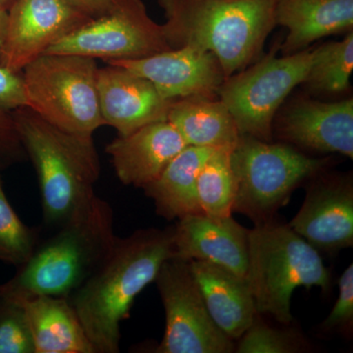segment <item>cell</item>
<instances>
[{"label":"cell","mask_w":353,"mask_h":353,"mask_svg":"<svg viewBox=\"0 0 353 353\" xmlns=\"http://www.w3.org/2000/svg\"><path fill=\"white\" fill-rule=\"evenodd\" d=\"M14 1H15V0H0V6H3L4 8L8 10L10 6H12Z\"/></svg>","instance_id":"1f68e13d"},{"label":"cell","mask_w":353,"mask_h":353,"mask_svg":"<svg viewBox=\"0 0 353 353\" xmlns=\"http://www.w3.org/2000/svg\"><path fill=\"white\" fill-rule=\"evenodd\" d=\"M7 25H8V10L0 6V65H1L2 53L6 43Z\"/></svg>","instance_id":"4dcf8cb0"},{"label":"cell","mask_w":353,"mask_h":353,"mask_svg":"<svg viewBox=\"0 0 353 353\" xmlns=\"http://www.w3.org/2000/svg\"><path fill=\"white\" fill-rule=\"evenodd\" d=\"M16 301L25 309L36 353H95L67 297L36 296Z\"/></svg>","instance_id":"ffe728a7"},{"label":"cell","mask_w":353,"mask_h":353,"mask_svg":"<svg viewBox=\"0 0 353 353\" xmlns=\"http://www.w3.org/2000/svg\"><path fill=\"white\" fill-rule=\"evenodd\" d=\"M246 282L257 313L278 322L292 320L290 301L299 287H330V272L318 250L289 225L269 220L248 230Z\"/></svg>","instance_id":"5b68a950"},{"label":"cell","mask_w":353,"mask_h":353,"mask_svg":"<svg viewBox=\"0 0 353 353\" xmlns=\"http://www.w3.org/2000/svg\"><path fill=\"white\" fill-rule=\"evenodd\" d=\"M275 22L288 29L281 53L296 54L326 37L353 32V0H276Z\"/></svg>","instance_id":"ac0fdd59"},{"label":"cell","mask_w":353,"mask_h":353,"mask_svg":"<svg viewBox=\"0 0 353 353\" xmlns=\"http://www.w3.org/2000/svg\"><path fill=\"white\" fill-rule=\"evenodd\" d=\"M329 163V158H312L287 143H273L241 136L231 152L236 179L234 211L257 224L287 203L292 190L314 178Z\"/></svg>","instance_id":"8992f818"},{"label":"cell","mask_w":353,"mask_h":353,"mask_svg":"<svg viewBox=\"0 0 353 353\" xmlns=\"http://www.w3.org/2000/svg\"><path fill=\"white\" fill-rule=\"evenodd\" d=\"M215 148L188 145L153 182L143 188L158 214L167 220L202 213L197 199V176Z\"/></svg>","instance_id":"7402d4cb"},{"label":"cell","mask_w":353,"mask_h":353,"mask_svg":"<svg viewBox=\"0 0 353 353\" xmlns=\"http://www.w3.org/2000/svg\"><path fill=\"white\" fill-rule=\"evenodd\" d=\"M11 118L38 174L44 223L57 229L97 196L101 163L92 136L59 129L29 108L13 111Z\"/></svg>","instance_id":"277c9868"},{"label":"cell","mask_w":353,"mask_h":353,"mask_svg":"<svg viewBox=\"0 0 353 353\" xmlns=\"http://www.w3.org/2000/svg\"><path fill=\"white\" fill-rule=\"evenodd\" d=\"M289 226L316 250L334 253L353 246V183L350 174L319 176Z\"/></svg>","instance_id":"5bb4252c"},{"label":"cell","mask_w":353,"mask_h":353,"mask_svg":"<svg viewBox=\"0 0 353 353\" xmlns=\"http://www.w3.org/2000/svg\"><path fill=\"white\" fill-rule=\"evenodd\" d=\"M281 41L254 63L228 77L218 90L241 136L271 141L276 114L307 75L313 48L278 57Z\"/></svg>","instance_id":"ba28073f"},{"label":"cell","mask_w":353,"mask_h":353,"mask_svg":"<svg viewBox=\"0 0 353 353\" xmlns=\"http://www.w3.org/2000/svg\"><path fill=\"white\" fill-rule=\"evenodd\" d=\"M66 1L88 17L97 18L111 10L120 0H66Z\"/></svg>","instance_id":"f546056e"},{"label":"cell","mask_w":353,"mask_h":353,"mask_svg":"<svg viewBox=\"0 0 353 353\" xmlns=\"http://www.w3.org/2000/svg\"><path fill=\"white\" fill-rule=\"evenodd\" d=\"M185 146L176 128L165 120L118 136L106 146V153L121 183L143 189Z\"/></svg>","instance_id":"e0dca14e"},{"label":"cell","mask_w":353,"mask_h":353,"mask_svg":"<svg viewBox=\"0 0 353 353\" xmlns=\"http://www.w3.org/2000/svg\"><path fill=\"white\" fill-rule=\"evenodd\" d=\"M276 0H157L171 50L194 46L211 51L225 76L234 75L263 55L275 29Z\"/></svg>","instance_id":"7a4b0ae2"},{"label":"cell","mask_w":353,"mask_h":353,"mask_svg":"<svg viewBox=\"0 0 353 353\" xmlns=\"http://www.w3.org/2000/svg\"><path fill=\"white\" fill-rule=\"evenodd\" d=\"M90 19L66 0H15L8 9L2 66L21 73L53 43Z\"/></svg>","instance_id":"8fae6325"},{"label":"cell","mask_w":353,"mask_h":353,"mask_svg":"<svg viewBox=\"0 0 353 353\" xmlns=\"http://www.w3.org/2000/svg\"><path fill=\"white\" fill-rule=\"evenodd\" d=\"M175 256L202 260L224 267L245 279L248 230L231 216L212 217L197 213L183 216L173 227Z\"/></svg>","instance_id":"2e32d148"},{"label":"cell","mask_w":353,"mask_h":353,"mask_svg":"<svg viewBox=\"0 0 353 353\" xmlns=\"http://www.w3.org/2000/svg\"><path fill=\"white\" fill-rule=\"evenodd\" d=\"M95 59L75 54H43L22 70L28 108L73 134L105 126L97 94Z\"/></svg>","instance_id":"52a82bcc"},{"label":"cell","mask_w":353,"mask_h":353,"mask_svg":"<svg viewBox=\"0 0 353 353\" xmlns=\"http://www.w3.org/2000/svg\"><path fill=\"white\" fill-rule=\"evenodd\" d=\"M106 63L148 79L159 94L170 101L188 97H218V90L226 80L214 53L190 46L141 59L111 60Z\"/></svg>","instance_id":"4fadbf2b"},{"label":"cell","mask_w":353,"mask_h":353,"mask_svg":"<svg viewBox=\"0 0 353 353\" xmlns=\"http://www.w3.org/2000/svg\"><path fill=\"white\" fill-rule=\"evenodd\" d=\"M239 353H294L301 352V341L294 332L270 328L255 320L241 336Z\"/></svg>","instance_id":"4316f807"},{"label":"cell","mask_w":353,"mask_h":353,"mask_svg":"<svg viewBox=\"0 0 353 353\" xmlns=\"http://www.w3.org/2000/svg\"><path fill=\"white\" fill-rule=\"evenodd\" d=\"M39 241L38 230L27 226L16 214L0 178V261L16 267L24 264Z\"/></svg>","instance_id":"d4e9b609"},{"label":"cell","mask_w":353,"mask_h":353,"mask_svg":"<svg viewBox=\"0 0 353 353\" xmlns=\"http://www.w3.org/2000/svg\"><path fill=\"white\" fill-rule=\"evenodd\" d=\"M57 229L48 240L39 241L10 280L0 285L1 296L68 297L106 259L117 240L113 209L97 196Z\"/></svg>","instance_id":"3957f363"},{"label":"cell","mask_w":353,"mask_h":353,"mask_svg":"<svg viewBox=\"0 0 353 353\" xmlns=\"http://www.w3.org/2000/svg\"><path fill=\"white\" fill-rule=\"evenodd\" d=\"M173 256V227L117 238L106 259L67 297L95 353L120 352L121 323L136 297L154 282L162 263Z\"/></svg>","instance_id":"6da1fadb"},{"label":"cell","mask_w":353,"mask_h":353,"mask_svg":"<svg viewBox=\"0 0 353 353\" xmlns=\"http://www.w3.org/2000/svg\"><path fill=\"white\" fill-rule=\"evenodd\" d=\"M99 109L105 126L118 136L167 120L172 102L164 99L153 83L123 67L108 65L97 71Z\"/></svg>","instance_id":"9a60e30c"},{"label":"cell","mask_w":353,"mask_h":353,"mask_svg":"<svg viewBox=\"0 0 353 353\" xmlns=\"http://www.w3.org/2000/svg\"><path fill=\"white\" fill-rule=\"evenodd\" d=\"M171 50L161 25L148 15L143 0H120L46 50L43 54H75L101 59H141Z\"/></svg>","instance_id":"9c48e42d"},{"label":"cell","mask_w":353,"mask_h":353,"mask_svg":"<svg viewBox=\"0 0 353 353\" xmlns=\"http://www.w3.org/2000/svg\"><path fill=\"white\" fill-rule=\"evenodd\" d=\"M167 120L187 145L233 150L241 134L219 97H188L172 102Z\"/></svg>","instance_id":"44dd1931"},{"label":"cell","mask_w":353,"mask_h":353,"mask_svg":"<svg viewBox=\"0 0 353 353\" xmlns=\"http://www.w3.org/2000/svg\"><path fill=\"white\" fill-rule=\"evenodd\" d=\"M0 353H36L25 309L20 301L0 294Z\"/></svg>","instance_id":"484cf974"},{"label":"cell","mask_w":353,"mask_h":353,"mask_svg":"<svg viewBox=\"0 0 353 353\" xmlns=\"http://www.w3.org/2000/svg\"><path fill=\"white\" fill-rule=\"evenodd\" d=\"M232 150H217L197 176V199L202 213L212 217L231 216L236 199V179L231 165Z\"/></svg>","instance_id":"cb8c5ba5"},{"label":"cell","mask_w":353,"mask_h":353,"mask_svg":"<svg viewBox=\"0 0 353 353\" xmlns=\"http://www.w3.org/2000/svg\"><path fill=\"white\" fill-rule=\"evenodd\" d=\"M23 108H28V99L22 74L0 65V112Z\"/></svg>","instance_id":"f1b7e54d"},{"label":"cell","mask_w":353,"mask_h":353,"mask_svg":"<svg viewBox=\"0 0 353 353\" xmlns=\"http://www.w3.org/2000/svg\"><path fill=\"white\" fill-rule=\"evenodd\" d=\"M353 70V32L339 41L313 48L312 63L303 82L304 90L315 97H334L350 90Z\"/></svg>","instance_id":"603a6c76"},{"label":"cell","mask_w":353,"mask_h":353,"mask_svg":"<svg viewBox=\"0 0 353 353\" xmlns=\"http://www.w3.org/2000/svg\"><path fill=\"white\" fill-rule=\"evenodd\" d=\"M339 299L322 328L334 330L352 324L353 320V264L345 269L339 280Z\"/></svg>","instance_id":"83f0119b"},{"label":"cell","mask_w":353,"mask_h":353,"mask_svg":"<svg viewBox=\"0 0 353 353\" xmlns=\"http://www.w3.org/2000/svg\"><path fill=\"white\" fill-rule=\"evenodd\" d=\"M189 265L213 321L231 340L240 339L257 314L245 279L211 262L189 260Z\"/></svg>","instance_id":"d6986e66"},{"label":"cell","mask_w":353,"mask_h":353,"mask_svg":"<svg viewBox=\"0 0 353 353\" xmlns=\"http://www.w3.org/2000/svg\"><path fill=\"white\" fill-rule=\"evenodd\" d=\"M285 143L311 152L353 158V99L323 101L299 97L276 114L273 132Z\"/></svg>","instance_id":"7c38bea8"},{"label":"cell","mask_w":353,"mask_h":353,"mask_svg":"<svg viewBox=\"0 0 353 353\" xmlns=\"http://www.w3.org/2000/svg\"><path fill=\"white\" fill-rule=\"evenodd\" d=\"M166 314V327L158 353H229L231 339L213 321L190 272L189 261L165 260L155 278Z\"/></svg>","instance_id":"30bf717a"}]
</instances>
